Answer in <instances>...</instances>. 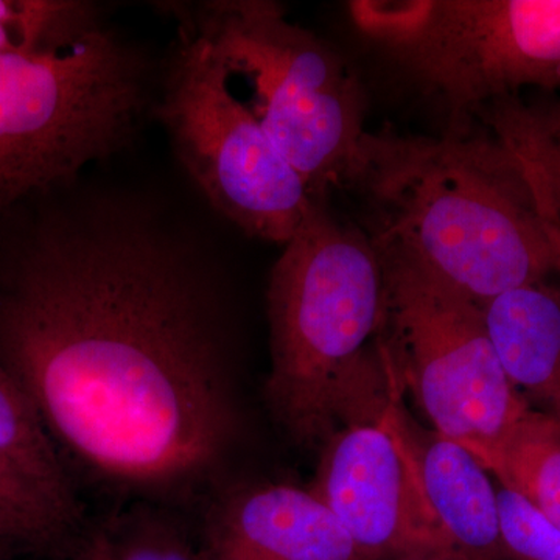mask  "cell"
Here are the masks:
<instances>
[{
    "instance_id": "6da1fadb",
    "label": "cell",
    "mask_w": 560,
    "mask_h": 560,
    "mask_svg": "<svg viewBox=\"0 0 560 560\" xmlns=\"http://www.w3.org/2000/svg\"><path fill=\"white\" fill-rule=\"evenodd\" d=\"M0 364L70 475L161 506L226 481L245 419L228 294L160 210L69 187L7 217Z\"/></svg>"
},
{
    "instance_id": "7a4b0ae2",
    "label": "cell",
    "mask_w": 560,
    "mask_h": 560,
    "mask_svg": "<svg viewBox=\"0 0 560 560\" xmlns=\"http://www.w3.org/2000/svg\"><path fill=\"white\" fill-rule=\"evenodd\" d=\"M352 190L375 248L485 304L556 271L521 161L492 135L368 132Z\"/></svg>"
},
{
    "instance_id": "3957f363",
    "label": "cell",
    "mask_w": 560,
    "mask_h": 560,
    "mask_svg": "<svg viewBox=\"0 0 560 560\" xmlns=\"http://www.w3.org/2000/svg\"><path fill=\"white\" fill-rule=\"evenodd\" d=\"M283 246L268 280L264 400L293 444L318 452L342 427L381 418L399 385L382 338L385 268L364 228L326 198Z\"/></svg>"
},
{
    "instance_id": "277c9868",
    "label": "cell",
    "mask_w": 560,
    "mask_h": 560,
    "mask_svg": "<svg viewBox=\"0 0 560 560\" xmlns=\"http://www.w3.org/2000/svg\"><path fill=\"white\" fill-rule=\"evenodd\" d=\"M150 75L135 44L105 24L65 49L0 51V223L131 143Z\"/></svg>"
},
{
    "instance_id": "5b68a950",
    "label": "cell",
    "mask_w": 560,
    "mask_h": 560,
    "mask_svg": "<svg viewBox=\"0 0 560 560\" xmlns=\"http://www.w3.org/2000/svg\"><path fill=\"white\" fill-rule=\"evenodd\" d=\"M175 11L212 43L232 75L249 81V108L312 197L352 190L370 131L364 92L348 62L268 0H217Z\"/></svg>"
},
{
    "instance_id": "8992f818",
    "label": "cell",
    "mask_w": 560,
    "mask_h": 560,
    "mask_svg": "<svg viewBox=\"0 0 560 560\" xmlns=\"http://www.w3.org/2000/svg\"><path fill=\"white\" fill-rule=\"evenodd\" d=\"M361 35L469 131L490 103L560 88V0H355Z\"/></svg>"
},
{
    "instance_id": "52a82bcc",
    "label": "cell",
    "mask_w": 560,
    "mask_h": 560,
    "mask_svg": "<svg viewBox=\"0 0 560 560\" xmlns=\"http://www.w3.org/2000/svg\"><path fill=\"white\" fill-rule=\"evenodd\" d=\"M231 80L212 43L180 22L154 109L209 205L250 237L285 245L313 197Z\"/></svg>"
},
{
    "instance_id": "ba28073f",
    "label": "cell",
    "mask_w": 560,
    "mask_h": 560,
    "mask_svg": "<svg viewBox=\"0 0 560 560\" xmlns=\"http://www.w3.org/2000/svg\"><path fill=\"white\" fill-rule=\"evenodd\" d=\"M381 256L382 337L401 388L430 429L478 456L528 415L529 405L501 368L480 304L411 261Z\"/></svg>"
},
{
    "instance_id": "9c48e42d",
    "label": "cell",
    "mask_w": 560,
    "mask_h": 560,
    "mask_svg": "<svg viewBox=\"0 0 560 560\" xmlns=\"http://www.w3.org/2000/svg\"><path fill=\"white\" fill-rule=\"evenodd\" d=\"M318 453L308 489L341 523L360 560L452 548L427 511L386 412L342 427Z\"/></svg>"
},
{
    "instance_id": "30bf717a",
    "label": "cell",
    "mask_w": 560,
    "mask_h": 560,
    "mask_svg": "<svg viewBox=\"0 0 560 560\" xmlns=\"http://www.w3.org/2000/svg\"><path fill=\"white\" fill-rule=\"evenodd\" d=\"M206 560H360L349 534L308 488L228 482L202 501Z\"/></svg>"
},
{
    "instance_id": "8fae6325",
    "label": "cell",
    "mask_w": 560,
    "mask_h": 560,
    "mask_svg": "<svg viewBox=\"0 0 560 560\" xmlns=\"http://www.w3.org/2000/svg\"><path fill=\"white\" fill-rule=\"evenodd\" d=\"M394 389L386 419L407 453L420 497L442 537L470 560H510L501 536L499 488L458 442L425 429Z\"/></svg>"
},
{
    "instance_id": "7c38bea8",
    "label": "cell",
    "mask_w": 560,
    "mask_h": 560,
    "mask_svg": "<svg viewBox=\"0 0 560 560\" xmlns=\"http://www.w3.org/2000/svg\"><path fill=\"white\" fill-rule=\"evenodd\" d=\"M480 307L512 386L530 410L560 422V289L541 280Z\"/></svg>"
},
{
    "instance_id": "4fadbf2b",
    "label": "cell",
    "mask_w": 560,
    "mask_h": 560,
    "mask_svg": "<svg viewBox=\"0 0 560 560\" xmlns=\"http://www.w3.org/2000/svg\"><path fill=\"white\" fill-rule=\"evenodd\" d=\"M503 488L560 529V422L530 410L495 445L475 456Z\"/></svg>"
},
{
    "instance_id": "5bb4252c",
    "label": "cell",
    "mask_w": 560,
    "mask_h": 560,
    "mask_svg": "<svg viewBox=\"0 0 560 560\" xmlns=\"http://www.w3.org/2000/svg\"><path fill=\"white\" fill-rule=\"evenodd\" d=\"M0 455L62 511L86 518L83 501L43 423L0 364Z\"/></svg>"
},
{
    "instance_id": "9a60e30c",
    "label": "cell",
    "mask_w": 560,
    "mask_h": 560,
    "mask_svg": "<svg viewBox=\"0 0 560 560\" xmlns=\"http://www.w3.org/2000/svg\"><path fill=\"white\" fill-rule=\"evenodd\" d=\"M90 530L88 521L51 503L0 455V545L7 555L72 559Z\"/></svg>"
},
{
    "instance_id": "2e32d148",
    "label": "cell",
    "mask_w": 560,
    "mask_h": 560,
    "mask_svg": "<svg viewBox=\"0 0 560 560\" xmlns=\"http://www.w3.org/2000/svg\"><path fill=\"white\" fill-rule=\"evenodd\" d=\"M492 136L522 162L560 215V101L506 97L478 113Z\"/></svg>"
},
{
    "instance_id": "e0dca14e",
    "label": "cell",
    "mask_w": 560,
    "mask_h": 560,
    "mask_svg": "<svg viewBox=\"0 0 560 560\" xmlns=\"http://www.w3.org/2000/svg\"><path fill=\"white\" fill-rule=\"evenodd\" d=\"M103 22L97 7L79 0H0V51L60 50Z\"/></svg>"
},
{
    "instance_id": "ac0fdd59",
    "label": "cell",
    "mask_w": 560,
    "mask_h": 560,
    "mask_svg": "<svg viewBox=\"0 0 560 560\" xmlns=\"http://www.w3.org/2000/svg\"><path fill=\"white\" fill-rule=\"evenodd\" d=\"M116 560H206L167 506L136 501L108 523Z\"/></svg>"
},
{
    "instance_id": "d6986e66",
    "label": "cell",
    "mask_w": 560,
    "mask_h": 560,
    "mask_svg": "<svg viewBox=\"0 0 560 560\" xmlns=\"http://www.w3.org/2000/svg\"><path fill=\"white\" fill-rule=\"evenodd\" d=\"M501 536L510 560H560V529L514 490L499 486Z\"/></svg>"
},
{
    "instance_id": "ffe728a7",
    "label": "cell",
    "mask_w": 560,
    "mask_h": 560,
    "mask_svg": "<svg viewBox=\"0 0 560 560\" xmlns=\"http://www.w3.org/2000/svg\"><path fill=\"white\" fill-rule=\"evenodd\" d=\"M72 560H116V548L108 525L91 528Z\"/></svg>"
},
{
    "instance_id": "44dd1931",
    "label": "cell",
    "mask_w": 560,
    "mask_h": 560,
    "mask_svg": "<svg viewBox=\"0 0 560 560\" xmlns=\"http://www.w3.org/2000/svg\"><path fill=\"white\" fill-rule=\"evenodd\" d=\"M545 231L550 241L552 254H555L556 271L560 272V217L555 210H545L541 213Z\"/></svg>"
},
{
    "instance_id": "7402d4cb",
    "label": "cell",
    "mask_w": 560,
    "mask_h": 560,
    "mask_svg": "<svg viewBox=\"0 0 560 560\" xmlns=\"http://www.w3.org/2000/svg\"><path fill=\"white\" fill-rule=\"evenodd\" d=\"M394 560H470L466 556L453 548H431V550H422L411 552V555L401 556Z\"/></svg>"
},
{
    "instance_id": "603a6c76",
    "label": "cell",
    "mask_w": 560,
    "mask_h": 560,
    "mask_svg": "<svg viewBox=\"0 0 560 560\" xmlns=\"http://www.w3.org/2000/svg\"><path fill=\"white\" fill-rule=\"evenodd\" d=\"M7 556H9V555H7V551L3 550L2 545H0V560H2L3 558H7Z\"/></svg>"
}]
</instances>
